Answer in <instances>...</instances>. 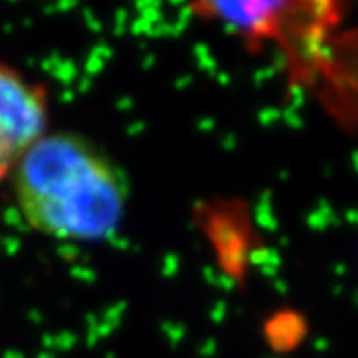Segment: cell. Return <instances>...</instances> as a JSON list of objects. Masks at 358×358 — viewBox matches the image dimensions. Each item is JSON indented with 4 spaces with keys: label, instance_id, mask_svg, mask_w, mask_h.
<instances>
[{
    "label": "cell",
    "instance_id": "cell-1",
    "mask_svg": "<svg viewBox=\"0 0 358 358\" xmlns=\"http://www.w3.org/2000/svg\"><path fill=\"white\" fill-rule=\"evenodd\" d=\"M10 183L26 225L54 241H106L128 213L124 169L76 131L48 129L18 162Z\"/></svg>",
    "mask_w": 358,
    "mask_h": 358
},
{
    "label": "cell",
    "instance_id": "cell-2",
    "mask_svg": "<svg viewBox=\"0 0 358 358\" xmlns=\"http://www.w3.org/2000/svg\"><path fill=\"white\" fill-rule=\"evenodd\" d=\"M46 90L0 58V185L48 131Z\"/></svg>",
    "mask_w": 358,
    "mask_h": 358
}]
</instances>
